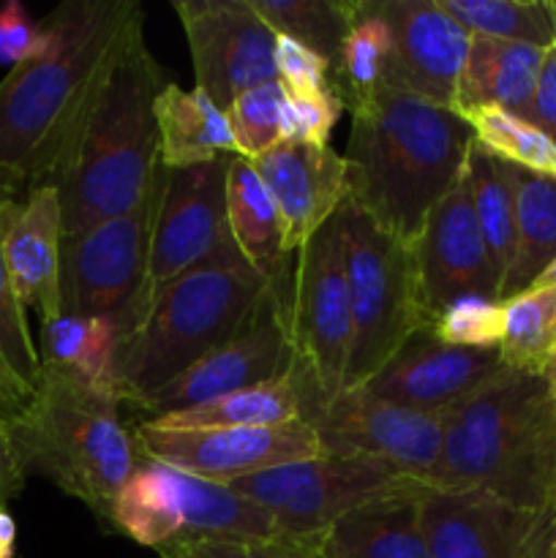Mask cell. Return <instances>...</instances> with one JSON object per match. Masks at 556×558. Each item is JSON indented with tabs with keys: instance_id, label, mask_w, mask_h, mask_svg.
<instances>
[{
	"instance_id": "obj_1",
	"label": "cell",
	"mask_w": 556,
	"mask_h": 558,
	"mask_svg": "<svg viewBox=\"0 0 556 558\" xmlns=\"http://www.w3.org/2000/svg\"><path fill=\"white\" fill-rule=\"evenodd\" d=\"M41 25L47 47L0 80V183L20 196L55 178L145 14L136 0H65Z\"/></svg>"
},
{
	"instance_id": "obj_2",
	"label": "cell",
	"mask_w": 556,
	"mask_h": 558,
	"mask_svg": "<svg viewBox=\"0 0 556 558\" xmlns=\"http://www.w3.org/2000/svg\"><path fill=\"white\" fill-rule=\"evenodd\" d=\"M349 112V202L412 243L467 169L472 129L456 109L387 87Z\"/></svg>"
},
{
	"instance_id": "obj_3",
	"label": "cell",
	"mask_w": 556,
	"mask_h": 558,
	"mask_svg": "<svg viewBox=\"0 0 556 558\" xmlns=\"http://www.w3.org/2000/svg\"><path fill=\"white\" fill-rule=\"evenodd\" d=\"M164 71L134 36L87 109L74 145L49 180L63 213V238L131 213L161 180L156 96Z\"/></svg>"
},
{
	"instance_id": "obj_4",
	"label": "cell",
	"mask_w": 556,
	"mask_h": 558,
	"mask_svg": "<svg viewBox=\"0 0 556 558\" xmlns=\"http://www.w3.org/2000/svg\"><path fill=\"white\" fill-rule=\"evenodd\" d=\"M556 469V398L543 376L505 368L445 412L442 456L420 485L478 488L545 510Z\"/></svg>"
},
{
	"instance_id": "obj_5",
	"label": "cell",
	"mask_w": 556,
	"mask_h": 558,
	"mask_svg": "<svg viewBox=\"0 0 556 558\" xmlns=\"http://www.w3.org/2000/svg\"><path fill=\"white\" fill-rule=\"evenodd\" d=\"M270 287L273 281L256 272L229 243L153 292L131 330L120 338L114 363L120 401L142 407L172 385L232 338Z\"/></svg>"
},
{
	"instance_id": "obj_6",
	"label": "cell",
	"mask_w": 556,
	"mask_h": 558,
	"mask_svg": "<svg viewBox=\"0 0 556 558\" xmlns=\"http://www.w3.org/2000/svg\"><path fill=\"white\" fill-rule=\"evenodd\" d=\"M120 407L118 392L41 368L31 407L5 425L22 469L74 496L107 529L120 488L142 461Z\"/></svg>"
},
{
	"instance_id": "obj_7",
	"label": "cell",
	"mask_w": 556,
	"mask_h": 558,
	"mask_svg": "<svg viewBox=\"0 0 556 558\" xmlns=\"http://www.w3.org/2000/svg\"><path fill=\"white\" fill-rule=\"evenodd\" d=\"M341 218L352 305V343L343 374L347 392L379 374L414 332L428 327V319L420 305L412 245L382 229L349 196Z\"/></svg>"
},
{
	"instance_id": "obj_8",
	"label": "cell",
	"mask_w": 556,
	"mask_h": 558,
	"mask_svg": "<svg viewBox=\"0 0 556 558\" xmlns=\"http://www.w3.org/2000/svg\"><path fill=\"white\" fill-rule=\"evenodd\" d=\"M112 529L142 548L161 550L180 539H276L270 512L232 485L142 458L112 507Z\"/></svg>"
},
{
	"instance_id": "obj_9",
	"label": "cell",
	"mask_w": 556,
	"mask_h": 558,
	"mask_svg": "<svg viewBox=\"0 0 556 558\" xmlns=\"http://www.w3.org/2000/svg\"><path fill=\"white\" fill-rule=\"evenodd\" d=\"M292 374L300 403H327L343 392L352 305H349L347 240L341 210L327 218L305 245L294 251L289 287Z\"/></svg>"
},
{
	"instance_id": "obj_10",
	"label": "cell",
	"mask_w": 556,
	"mask_h": 558,
	"mask_svg": "<svg viewBox=\"0 0 556 558\" xmlns=\"http://www.w3.org/2000/svg\"><path fill=\"white\" fill-rule=\"evenodd\" d=\"M161 185L164 172L140 207L96 223L74 238H63L60 314L112 316L123 332L134 325L147 287Z\"/></svg>"
},
{
	"instance_id": "obj_11",
	"label": "cell",
	"mask_w": 556,
	"mask_h": 558,
	"mask_svg": "<svg viewBox=\"0 0 556 558\" xmlns=\"http://www.w3.org/2000/svg\"><path fill=\"white\" fill-rule=\"evenodd\" d=\"M418 480L371 458L322 456L234 480L232 488L270 512L283 537L314 539L354 507Z\"/></svg>"
},
{
	"instance_id": "obj_12",
	"label": "cell",
	"mask_w": 556,
	"mask_h": 558,
	"mask_svg": "<svg viewBox=\"0 0 556 558\" xmlns=\"http://www.w3.org/2000/svg\"><path fill=\"white\" fill-rule=\"evenodd\" d=\"M300 420L316 430L322 452L371 458L423 483L442 456L445 414L396 407L365 390H347L327 403L303 401Z\"/></svg>"
},
{
	"instance_id": "obj_13",
	"label": "cell",
	"mask_w": 556,
	"mask_h": 558,
	"mask_svg": "<svg viewBox=\"0 0 556 558\" xmlns=\"http://www.w3.org/2000/svg\"><path fill=\"white\" fill-rule=\"evenodd\" d=\"M431 558H551L556 512L510 505L488 490L420 488Z\"/></svg>"
},
{
	"instance_id": "obj_14",
	"label": "cell",
	"mask_w": 556,
	"mask_h": 558,
	"mask_svg": "<svg viewBox=\"0 0 556 558\" xmlns=\"http://www.w3.org/2000/svg\"><path fill=\"white\" fill-rule=\"evenodd\" d=\"M292 365V336H289L287 281L273 283L232 338L191 365L183 376L158 390L142 412L150 417L183 412L227 392L245 390L283 376ZM145 417V420H150Z\"/></svg>"
},
{
	"instance_id": "obj_15",
	"label": "cell",
	"mask_w": 556,
	"mask_h": 558,
	"mask_svg": "<svg viewBox=\"0 0 556 558\" xmlns=\"http://www.w3.org/2000/svg\"><path fill=\"white\" fill-rule=\"evenodd\" d=\"M174 11L189 41L194 87L223 112L245 90L278 80L276 33L251 0H178Z\"/></svg>"
},
{
	"instance_id": "obj_16",
	"label": "cell",
	"mask_w": 556,
	"mask_h": 558,
	"mask_svg": "<svg viewBox=\"0 0 556 558\" xmlns=\"http://www.w3.org/2000/svg\"><path fill=\"white\" fill-rule=\"evenodd\" d=\"M134 441L142 458L221 485L322 456L319 436L305 420L262 428L210 430H158L140 423L134 428Z\"/></svg>"
},
{
	"instance_id": "obj_17",
	"label": "cell",
	"mask_w": 556,
	"mask_h": 558,
	"mask_svg": "<svg viewBox=\"0 0 556 558\" xmlns=\"http://www.w3.org/2000/svg\"><path fill=\"white\" fill-rule=\"evenodd\" d=\"M229 161H232V156L183 169L164 167L161 199H158L156 227H153L147 287L142 305L153 292H158L169 281L207 262L223 245L232 243V234L227 227ZM140 311H136V316H140Z\"/></svg>"
},
{
	"instance_id": "obj_18",
	"label": "cell",
	"mask_w": 556,
	"mask_h": 558,
	"mask_svg": "<svg viewBox=\"0 0 556 558\" xmlns=\"http://www.w3.org/2000/svg\"><path fill=\"white\" fill-rule=\"evenodd\" d=\"M409 245L428 327L458 298L478 294L499 300V278L474 216L467 169L450 194L431 210L425 227Z\"/></svg>"
},
{
	"instance_id": "obj_19",
	"label": "cell",
	"mask_w": 556,
	"mask_h": 558,
	"mask_svg": "<svg viewBox=\"0 0 556 558\" xmlns=\"http://www.w3.org/2000/svg\"><path fill=\"white\" fill-rule=\"evenodd\" d=\"M505 371L499 349H461L418 330L360 390L396 407L445 414ZM358 390V387H354Z\"/></svg>"
},
{
	"instance_id": "obj_20",
	"label": "cell",
	"mask_w": 556,
	"mask_h": 558,
	"mask_svg": "<svg viewBox=\"0 0 556 558\" xmlns=\"http://www.w3.org/2000/svg\"><path fill=\"white\" fill-rule=\"evenodd\" d=\"M376 5L392 31L387 90L452 109L472 36L439 0H376Z\"/></svg>"
},
{
	"instance_id": "obj_21",
	"label": "cell",
	"mask_w": 556,
	"mask_h": 558,
	"mask_svg": "<svg viewBox=\"0 0 556 558\" xmlns=\"http://www.w3.org/2000/svg\"><path fill=\"white\" fill-rule=\"evenodd\" d=\"M249 161L276 202L289 256L309 243L311 234L336 216L349 196L347 158L330 145L281 142Z\"/></svg>"
},
{
	"instance_id": "obj_22",
	"label": "cell",
	"mask_w": 556,
	"mask_h": 558,
	"mask_svg": "<svg viewBox=\"0 0 556 558\" xmlns=\"http://www.w3.org/2000/svg\"><path fill=\"white\" fill-rule=\"evenodd\" d=\"M60 248L63 213L52 185L0 202V251L11 283L25 311L33 308L41 322L60 316Z\"/></svg>"
},
{
	"instance_id": "obj_23",
	"label": "cell",
	"mask_w": 556,
	"mask_h": 558,
	"mask_svg": "<svg viewBox=\"0 0 556 558\" xmlns=\"http://www.w3.org/2000/svg\"><path fill=\"white\" fill-rule=\"evenodd\" d=\"M420 488L414 483L396 494L354 507L319 534L325 558H431L420 521Z\"/></svg>"
},
{
	"instance_id": "obj_24",
	"label": "cell",
	"mask_w": 556,
	"mask_h": 558,
	"mask_svg": "<svg viewBox=\"0 0 556 558\" xmlns=\"http://www.w3.org/2000/svg\"><path fill=\"white\" fill-rule=\"evenodd\" d=\"M545 49L472 36L452 109L496 107L523 118L537 87Z\"/></svg>"
},
{
	"instance_id": "obj_25",
	"label": "cell",
	"mask_w": 556,
	"mask_h": 558,
	"mask_svg": "<svg viewBox=\"0 0 556 558\" xmlns=\"http://www.w3.org/2000/svg\"><path fill=\"white\" fill-rule=\"evenodd\" d=\"M156 125L161 163L167 169L240 156L227 112L216 107L200 87L185 90L178 82H164L156 96Z\"/></svg>"
},
{
	"instance_id": "obj_26",
	"label": "cell",
	"mask_w": 556,
	"mask_h": 558,
	"mask_svg": "<svg viewBox=\"0 0 556 558\" xmlns=\"http://www.w3.org/2000/svg\"><path fill=\"white\" fill-rule=\"evenodd\" d=\"M227 227L234 248L267 281H287L289 254L283 248L281 218L254 163L232 156L227 172Z\"/></svg>"
},
{
	"instance_id": "obj_27",
	"label": "cell",
	"mask_w": 556,
	"mask_h": 558,
	"mask_svg": "<svg viewBox=\"0 0 556 558\" xmlns=\"http://www.w3.org/2000/svg\"><path fill=\"white\" fill-rule=\"evenodd\" d=\"M120 322L112 316H69L41 322L38 357L41 368L60 371L96 390L118 392L114 363L120 349Z\"/></svg>"
},
{
	"instance_id": "obj_28",
	"label": "cell",
	"mask_w": 556,
	"mask_h": 558,
	"mask_svg": "<svg viewBox=\"0 0 556 558\" xmlns=\"http://www.w3.org/2000/svg\"><path fill=\"white\" fill-rule=\"evenodd\" d=\"M510 174L516 189V254L499 289L501 303L532 289L556 259V178L512 163Z\"/></svg>"
},
{
	"instance_id": "obj_29",
	"label": "cell",
	"mask_w": 556,
	"mask_h": 558,
	"mask_svg": "<svg viewBox=\"0 0 556 558\" xmlns=\"http://www.w3.org/2000/svg\"><path fill=\"white\" fill-rule=\"evenodd\" d=\"M292 420H300V392L292 365H289L287 374L278 379L227 392V396L200 403V407L142 420V423L158 430H210L262 428V425H283Z\"/></svg>"
},
{
	"instance_id": "obj_30",
	"label": "cell",
	"mask_w": 556,
	"mask_h": 558,
	"mask_svg": "<svg viewBox=\"0 0 556 558\" xmlns=\"http://www.w3.org/2000/svg\"><path fill=\"white\" fill-rule=\"evenodd\" d=\"M392 54V31L376 0H352V25L333 65V93L343 109L382 90Z\"/></svg>"
},
{
	"instance_id": "obj_31",
	"label": "cell",
	"mask_w": 556,
	"mask_h": 558,
	"mask_svg": "<svg viewBox=\"0 0 556 558\" xmlns=\"http://www.w3.org/2000/svg\"><path fill=\"white\" fill-rule=\"evenodd\" d=\"M467 180L474 216L501 289L516 254V189H512L510 163L472 142L467 156Z\"/></svg>"
},
{
	"instance_id": "obj_32",
	"label": "cell",
	"mask_w": 556,
	"mask_h": 558,
	"mask_svg": "<svg viewBox=\"0 0 556 558\" xmlns=\"http://www.w3.org/2000/svg\"><path fill=\"white\" fill-rule=\"evenodd\" d=\"M442 9L469 36L529 44L551 49L556 44V3L543 0H439Z\"/></svg>"
},
{
	"instance_id": "obj_33",
	"label": "cell",
	"mask_w": 556,
	"mask_h": 558,
	"mask_svg": "<svg viewBox=\"0 0 556 558\" xmlns=\"http://www.w3.org/2000/svg\"><path fill=\"white\" fill-rule=\"evenodd\" d=\"M501 365L518 374L543 376L556 352V289L532 287L505 300Z\"/></svg>"
},
{
	"instance_id": "obj_34",
	"label": "cell",
	"mask_w": 556,
	"mask_h": 558,
	"mask_svg": "<svg viewBox=\"0 0 556 558\" xmlns=\"http://www.w3.org/2000/svg\"><path fill=\"white\" fill-rule=\"evenodd\" d=\"M251 3L276 36L292 38L336 65L343 38L352 25V3L343 0H251Z\"/></svg>"
},
{
	"instance_id": "obj_35",
	"label": "cell",
	"mask_w": 556,
	"mask_h": 558,
	"mask_svg": "<svg viewBox=\"0 0 556 558\" xmlns=\"http://www.w3.org/2000/svg\"><path fill=\"white\" fill-rule=\"evenodd\" d=\"M458 114L472 129L474 142L491 156L527 172L556 178V145L537 125L496 107L461 109Z\"/></svg>"
},
{
	"instance_id": "obj_36",
	"label": "cell",
	"mask_w": 556,
	"mask_h": 558,
	"mask_svg": "<svg viewBox=\"0 0 556 558\" xmlns=\"http://www.w3.org/2000/svg\"><path fill=\"white\" fill-rule=\"evenodd\" d=\"M287 85L281 80L265 82L227 107L229 129L243 158H256L283 142V112H287Z\"/></svg>"
},
{
	"instance_id": "obj_37",
	"label": "cell",
	"mask_w": 556,
	"mask_h": 558,
	"mask_svg": "<svg viewBox=\"0 0 556 558\" xmlns=\"http://www.w3.org/2000/svg\"><path fill=\"white\" fill-rule=\"evenodd\" d=\"M5 196L20 194H14V191L0 183V202ZM0 354H3L9 368L16 374V379L27 390L36 392L38 376H41V357H38V347L31 336V327H27L25 305L20 303L14 283H11L3 251H0Z\"/></svg>"
},
{
	"instance_id": "obj_38",
	"label": "cell",
	"mask_w": 556,
	"mask_h": 558,
	"mask_svg": "<svg viewBox=\"0 0 556 558\" xmlns=\"http://www.w3.org/2000/svg\"><path fill=\"white\" fill-rule=\"evenodd\" d=\"M439 341L461 349H499L505 332V305L499 300L467 294L442 311L431 325Z\"/></svg>"
},
{
	"instance_id": "obj_39",
	"label": "cell",
	"mask_w": 556,
	"mask_h": 558,
	"mask_svg": "<svg viewBox=\"0 0 556 558\" xmlns=\"http://www.w3.org/2000/svg\"><path fill=\"white\" fill-rule=\"evenodd\" d=\"M343 104L336 93H289L283 112V142L327 145Z\"/></svg>"
},
{
	"instance_id": "obj_40",
	"label": "cell",
	"mask_w": 556,
	"mask_h": 558,
	"mask_svg": "<svg viewBox=\"0 0 556 558\" xmlns=\"http://www.w3.org/2000/svg\"><path fill=\"white\" fill-rule=\"evenodd\" d=\"M305 539H180L158 550L161 558H294Z\"/></svg>"
},
{
	"instance_id": "obj_41",
	"label": "cell",
	"mask_w": 556,
	"mask_h": 558,
	"mask_svg": "<svg viewBox=\"0 0 556 558\" xmlns=\"http://www.w3.org/2000/svg\"><path fill=\"white\" fill-rule=\"evenodd\" d=\"M276 74L289 93H333V65L303 44L276 36Z\"/></svg>"
},
{
	"instance_id": "obj_42",
	"label": "cell",
	"mask_w": 556,
	"mask_h": 558,
	"mask_svg": "<svg viewBox=\"0 0 556 558\" xmlns=\"http://www.w3.org/2000/svg\"><path fill=\"white\" fill-rule=\"evenodd\" d=\"M47 47V31L41 22H33L25 5L11 0L0 9V63L11 69L36 58Z\"/></svg>"
},
{
	"instance_id": "obj_43",
	"label": "cell",
	"mask_w": 556,
	"mask_h": 558,
	"mask_svg": "<svg viewBox=\"0 0 556 558\" xmlns=\"http://www.w3.org/2000/svg\"><path fill=\"white\" fill-rule=\"evenodd\" d=\"M523 120L537 125V129L556 145V44L551 49H545L537 87H534L532 104H529Z\"/></svg>"
},
{
	"instance_id": "obj_44",
	"label": "cell",
	"mask_w": 556,
	"mask_h": 558,
	"mask_svg": "<svg viewBox=\"0 0 556 558\" xmlns=\"http://www.w3.org/2000/svg\"><path fill=\"white\" fill-rule=\"evenodd\" d=\"M25 480H27V472L22 469L20 458H16L9 428L0 425V507H5L9 501H14L16 496L22 494Z\"/></svg>"
},
{
	"instance_id": "obj_45",
	"label": "cell",
	"mask_w": 556,
	"mask_h": 558,
	"mask_svg": "<svg viewBox=\"0 0 556 558\" xmlns=\"http://www.w3.org/2000/svg\"><path fill=\"white\" fill-rule=\"evenodd\" d=\"M31 401L33 392L16 379V374L9 368L3 354H0V420H3L5 425L14 423V420L31 407Z\"/></svg>"
},
{
	"instance_id": "obj_46",
	"label": "cell",
	"mask_w": 556,
	"mask_h": 558,
	"mask_svg": "<svg viewBox=\"0 0 556 558\" xmlns=\"http://www.w3.org/2000/svg\"><path fill=\"white\" fill-rule=\"evenodd\" d=\"M16 523L5 507H0V558H14Z\"/></svg>"
},
{
	"instance_id": "obj_47",
	"label": "cell",
	"mask_w": 556,
	"mask_h": 558,
	"mask_svg": "<svg viewBox=\"0 0 556 558\" xmlns=\"http://www.w3.org/2000/svg\"><path fill=\"white\" fill-rule=\"evenodd\" d=\"M294 558H325V556H322V550H319V537L305 539V543L300 545L298 556H294Z\"/></svg>"
},
{
	"instance_id": "obj_48",
	"label": "cell",
	"mask_w": 556,
	"mask_h": 558,
	"mask_svg": "<svg viewBox=\"0 0 556 558\" xmlns=\"http://www.w3.org/2000/svg\"><path fill=\"white\" fill-rule=\"evenodd\" d=\"M534 287H548V289H556V259L551 262L548 267L543 270V276L534 281Z\"/></svg>"
},
{
	"instance_id": "obj_49",
	"label": "cell",
	"mask_w": 556,
	"mask_h": 558,
	"mask_svg": "<svg viewBox=\"0 0 556 558\" xmlns=\"http://www.w3.org/2000/svg\"><path fill=\"white\" fill-rule=\"evenodd\" d=\"M543 379H545V385H548L551 396H554V398H556V352H554V357H551L548 368H545Z\"/></svg>"
},
{
	"instance_id": "obj_50",
	"label": "cell",
	"mask_w": 556,
	"mask_h": 558,
	"mask_svg": "<svg viewBox=\"0 0 556 558\" xmlns=\"http://www.w3.org/2000/svg\"><path fill=\"white\" fill-rule=\"evenodd\" d=\"M548 507L556 512V469H554V480H551V496H548Z\"/></svg>"
},
{
	"instance_id": "obj_51",
	"label": "cell",
	"mask_w": 556,
	"mask_h": 558,
	"mask_svg": "<svg viewBox=\"0 0 556 558\" xmlns=\"http://www.w3.org/2000/svg\"><path fill=\"white\" fill-rule=\"evenodd\" d=\"M551 558H556V543H554V550H551Z\"/></svg>"
},
{
	"instance_id": "obj_52",
	"label": "cell",
	"mask_w": 556,
	"mask_h": 558,
	"mask_svg": "<svg viewBox=\"0 0 556 558\" xmlns=\"http://www.w3.org/2000/svg\"><path fill=\"white\" fill-rule=\"evenodd\" d=\"M0 425H5V423H3V420H0Z\"/></svg>"
}]
</instances>
